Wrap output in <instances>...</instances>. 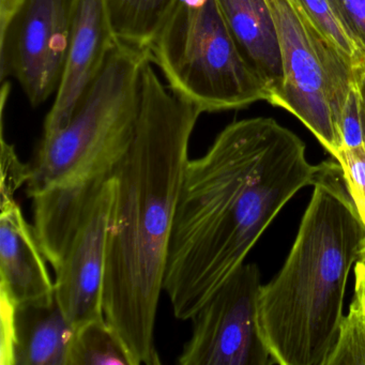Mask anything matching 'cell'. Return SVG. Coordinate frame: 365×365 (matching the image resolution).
Segmentation results:
<instances>
[{
	"label": "cell",
	"instance_id": "obj_6",
	"mask_svg": "<svg viewBox=\"0 0 365 365\" xmlns=\"http://www.w3.org/2000/svg\"><path fill=\"white\" fill-rule=\"evenodd\" d=\"M281 43L284 82L271 106L296 116L335 158L358 67L309 20L296 0H267Z\"/></svg>",
	"mask_w": 365,
	"mask_h": 365
},
{
	"label": "cell",
	"instance_id": "obj_14",
	"mask_svg": "<svg viewBox=\"0 0 365 365\" xmlns=\"http://www.w3.org/2000/svg\"><path fill=\"white\" fill-rule=\"evenodd\" d=\"M177 0H108L119 42L146 50Z\"/></svg>",
	"mask_w": 365,
	"mask_h": 365
},
{
	"label": "cell",
	"instance_id": "obj_20",
	"mask_svg": "<svg viewBox=\"0 0 365 365\" xmlns=\"http://www.w3.org/2000/svg\"><path fill=\"white\" fill-rule=\"evenodd\" d=\"M341 138H343V148L344 147L356 148L364 145L358 85L352 89L344 108L343 118H341Z\"/></svg>",
	"mask_w": 365,
	"mask_h": 365
},
{
	"label": "cell",
	"instance_id": "obj_11",
	"mask_svg": "<svg viewBox=\"0 0 365 365\" xmlns=\"http://www.w3.org/2000/svg\"><path fill=\"white\" fill-rule=\"evenodd\" d=\"M1 365H69L76 328L56 299L16 307L0 298Z\"/></svg>",
	"mask_w": 365,
	"mask_h": 365
},
{
	"label": "cell",
	"instance_id": "obj_8",
	"mask_svg": "<svg viewBox=\"0 0 365 365\" xmlns=\"http://www.w3.org/2000/svg\"><path fill=\"white\" fill-rule=\"evenodd\" d=\"M73 0H24L0 35V78L18 81L33 108L56 93L69 54Z\"/></svg>",
	"mask_w": 365,
	"mask_h": 365
},
{
	"label": "cell",
	"instance_id": "obj_12",
	"mask_svg": "<svg viewBox=\"0 0 365 365\" xmlns=\"http://www.w3.org/2000/svg\"><path fill=\"white\" fill-rule=\"evenodd\" d=\"M35 230L16 200L0 202V298L12 304L51 303V279Z\"/></svg>",
	"mask_w": 365,
	"mask_h": 365
},
{
	"label": "cell",
	"instance_id": "obj_15",
	"mask_svg": "<svg viewBox=\"0 0 365 365\" xmlns=\"http://www.w3.org/2000/svg\"><path fill=\"white\" fill-rule=\"evenodd\" d=\"M132 365L131 360L106 319L82 324L74 331L69 365Z\"/></svg>",
	"mask_w": 365,
	"mask_h": 365
},
{
	"label": "cell",
	"instance_id": "obj_9",
	"mask_svg": "<svg viewBox=\"0 0 365 365\" xmlns=\"http://www.w3.org/2000/svg\"><path fill=\"white\" fill-rule=\"evenodd\" d=\"M116 180L110 178L89 206L63 260L55 268V297L68 322L78 328L106 319V243Z\"/></svg>",
	"mask_w": 365,
	"mask_h": 365
},
{
	"label": "cell",
	"instance_id": "obj_3",
	"mask_svg": "<svg viewBox=\"0 0 365 365\" xmlns=\"http://www.w3.org/2000/svg\"><path fill=\"white\" fill-rule=\"evenodd\" d=\"M364 238L339 162L322 163L289 255L260 292V328L273 363L327 365L344 319L348 275Z\"/></svg>",
	"mask_w": 365,
	"mask_h": 365
},
{
	"label": "cell",
	"instance_id": "obj_24",
	"mask_svg": "<svg viewBox=\"0 0 365 365\" xmlns=\"http://www.w3.org/2000/svg\"><path fill=\"white\" fill-rule=\"evenodd\" d=\"M356 274V286H354V296L358 297L365 305V277L361 273L354 272Z\"/></svg>",
	"mask_w": 365,
	"mask_h": 365
},
{
	"label": "cell",
	"instance_id": "obj_23",
	"mask_svg": "<svg viewBox=\"0 0 365 365\" xmlns=\"http://www.w3.org/2000/svg\"><path fill=\"white\" fill-rule=\"evenodd\" d=\"M356 85H358L359 97H360L361 123H362L363 143L365 147V65L358 68Z\"/></svg>",
	"mask_w": 365,
	"mask_h": 365
},
{
	"label": "cell",
	"instance_id": "obj_13",
	"mask_svg": "<svg viewBox=\"0 0 365 365\" xmlns=\"http://www.w3.org/2000/svg\"><path fill=\"white\" fill-rule=\"evenodd\" d=\"M228 31L250 69L262 81L272 103L283 88L281 43L267 0H217Z\"/></svg>",
	"mask_w": 365,
	"mask_h": 365
},
{
	"label": "cell",
	"instance_id": "obj_16",
	"mask_svg": "<svg viewBox=\"0 0 365 365\" xmlns=\"http://www.w3.org/2000/svg\"><path fill=\"white\" fill-rule=\"evenodd\" d=\"M314 26L356 67L365 65V54L346 27L331 0H296Z\"/></svg>",
	"mask_w": 365,
	"mask_h": 365
},
{
	"label": "cell",
	"instance_id": "obj_5",
	"mask_svg": "<svg viewBox=\"0 0 365 365\" xmlns=\"http://www.w3.org/2000/svg\"><path fill=\"white\" fill-rule=\"evenodd\" d=\"M147 51L173 93L202 114L270 98L243 61L217 0H177Z\"/></svg>",
	"mask_w": 365,
	"mask_h": 365
},
{
	"label": "cell",
	"instance_id": "obj_21",
	"mask_svg": "<svg viewBox=\"0 0 365 365\" xmlns=\"http://www.w3.org/2000/svg\"><path fill=\"white\" fill-rule=\"evenodd\" d=\"M331 3L365 54V0H331Z\"/></svg>",
	"mask_w": 365,
	"mask_h": 365
},
{
	"label": "cell",
	"instance_id": "obj_19",
	"mask_svg": "<svg viewBox=\"0 0 365 365\" xmlns=\"http://www.w3.org/2000/svg\"><path fill=\"white\" fill-rule=\"evenodd\" d=\"M0 164H1V182H0V202L16 200L14 194L31 178V165L23 163L16 155L14 145L9 144L4 136V125L1 127V143H0Z\"/></svg>",
	"mask_w": 365,
	"mask_h": 365
},
{
	"label": "cell",
	"instance_id": "obj_1",
	"mask_svg": "<svg viewBox=\"0 0 365 365\" xmlns=\"http://www.w3.org/2000/svg\"><path fill=\"white\" fill-rule=\"evenodd\" d=\"M320 170L299 136L266 117L230 123L189 160L163 281L175 317H194Z\"/></svg>",
	"mask_w": 365,
	"mask_h": 365
},
{
	"label": "cell",
	"instance_id": "obj_17",
	"mask_svg": "<svg viewBox=\"0 0 365 365\" xmlns=\"http://www.w3.org/2000/svg\"><path fill=\"white\" fill-rule=\"evenodd\" d=\"M327 365H365V305L354 296Z\"/></svg>",
	"mask_w": 365,
	"mask_h": 365
},
{
	"label": "cell",
	"instance_id": "obj_18",
	"mask_svg": "<svg viewBox=\"0 0 365 365\" xmlns=\"http://www.w3.org/2000/svg\"><path fill=\"white\" fill-rule=\"evenodd\" d=\"M345 179L348 191L365 225V147L341 148L335 158Z\"/></svg>",
	"mask_w": 365,
	"mask_h": 365
},
{
	"label": "cell",
	"instance_id": "obj_4",
	"mask_svg": "<svg viewBox=\"0 0 365 365\" xmlns=\"http://www.w3.org/2000/svg\"><path fill=\"white\" fill-rule=\"evenodd\" d=\"M148 51L118 42L83 93L68 125L43 135L31 165L27 195L108 181L131 146Z\"/></svg>",
	"mask_w": 365,
	"mask_h": 365
},
{
	"label": "cell",
	"instance_id": "obj_2",
	"mask_svg": "<svg viewBox=\"0 0 365 365\" xmlns=\"http://www.w3.org/2000/svg\"><path fill=\"white\" fill-rule=\"evenodd\" d=\"M200 115L163 84L147 59L135 135L114 174L104 277V318L132 365L161 363L155 318L190 140Z\"/></svg>",
	"mask_w": 365,
	"mask_h": 365
},
{
	"label": "cell",
	"instance_id": "obj_7",
	"mask_svg": "<svg viewBox=\"0 0 365 365\" xmlns=\"http://www.w3.org/2000/svg\"><path fill=\"white\" fill-rule=\"evenodd\" d=\"M262 288L258 267L241 264L192 318L193 330L179 354V364L273 363L258 315Z\"/></svg>",
	"mask_w": 365,
	"mask_h": 365
},
{
	"label": "cell",
	"instance_id": "obj_22",
	"mask_svg": "<svg viewBox=\"0 0 365 365\" xmlns=\"http://www.w3.org/2000/svg\"><path fill=\"white\" fill-rule=\"evenodd\" d=\"M23 3L24 0H0V35L5 33Z\"/></svg>",
	"mask_w": 365,
	"mask_h": 365
},
{
	"label": "cell",
	"instance_id": "obj_10",
	"mask_svg": "<svg viewBox=\"0 0 365 365\" xmlns=\"http://www.w3.org/2000/svg\"><path fill=\"white\" fill-rule=\"evenodd\" d=\"M118 42L108 0H73L69 54L54 104L44 121L43 135L68 125L83 93Z\"/></svg>",
	"mask_w": 365,
	"mask_h": 365
},
{
	"label": "cell",
	"instance_id": "obj_25",
	"mask_svg": "<svg viewBox=\"0 0 365 365\" xmlns=\"http://www.w3.org/2000/svg\"><path fill=\"white\" fill-rule=\"evenodd\" d=\"M354 272L361 273L365 277V238L363 240L362 245H361L360 255H359L358 260H356Z\"/></svg>",
	"mask_w": 365,
	"mask_h": 365
}]
</instances>
